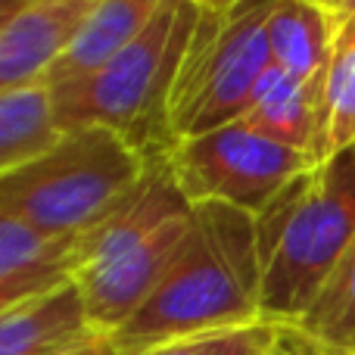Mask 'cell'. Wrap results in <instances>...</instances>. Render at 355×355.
Instances as JSON below:
<instances>
[{"label":"cell","mask_w":355,"mask_h":355,"mask_svg":"<svg viewBox=\"0 0 355 355\" xmlns=\"http://www.w3.org/2000/svg\"><path fill=\"white\" fill-rule=\"evenodd\" d=\"M262 256L256 221L225 202H200L159 287L110 337L116 355L262 321Z\"/></svg>","instance_id":"6da1fadb"},{"label":"cell","mask_w":355,"mask_h":355,"mask_svg":"<svg viewBox=\"0 0 355 355\" xmlns=\"http://www.w3.org/2000/svg\"><path fill=\"white\" fill-rule=\"evenodd\" d=\"M200 25L193 0H168L159 16L97 72L53 87L60 128L100 125L147 159L172 150V97Z\"/></svg>","instance_id":"7a4b0ae2"},{"label":"cell","mask_w":355,"mask_h":355,"mask_svg":"<svg viewBox=\"0 0 355 355\" xmlns=\"http://www.w3.org/2000/svg\"><path fill=\"white\" fill-rule=\"evenodd\" d=\"M147 166V156L116 131L66 128L44 153L0 178V215L47 237H78L141 181Z\"/></svg>","instance_id":"3957f363"},{"label":"cell","mask_w":355,"mask_h":355,"mask_svg":"<svg viewBox=\"0 0 355 355\" xmlns=\"http://www.w3.org/2000/svg\"><path fill=\"white\" fill-rule=\"evenodd\" d=\"M355 240V144L309 172L296 212L262 275V318L296 327Z\"/></svg>","instance_id":"277c9868"},{"label":"cell","mask_w":355,"mask_h":355,"mask_svg":"<svg viewBox=\"0 0 355 355\" xmlns=\"http://www.w3.org/2000/svg\"><path fill=\"white\" fill-rule=\"evenodd\" d=\"M277 0H243L225 16L200 10L193 44L172 97V137H196L243 119L268 72V12Z\"/></svg>","instance_id":"5b68a950"},{"label":"cell","mask_w":355,"mask_h":355,"mask_svg":"<svg viewBox=\"0 0 355 355\" xmlns=\"http://www.w3.org/2000/svg\"><path fill=\"white\" fill-rule=\"evenodd\" d=\"M166 159L190 206L225 202L250 215H256L290 178L315 166L309 153L271 141L243 119L175 141Z\"/></svg>","instance_id":"8992f818"},{"label":"cell","mask_w":355,"mask_h":355,"mask_svg":"<svg viewBox=\"0 0 355 355\" xmlns=\"http://www.w3.org/2000/svg\"><path fill=\"white\" fill-rule=\"evenodd\" d=\"M187 227L190 215L175 218L156 234H150L147 240L119 252L116 259L85 268L72 277L78 284V293L85 300V312L91 318L94 331L103 334V337H112L147 302V296L166 277Z\"/></svg>","instance_id":"52a82bcc"},{"label":"cell","mask_w":355,"mask_h":355,"mask_svg":"<svg viewBox=\"0 0 355 355\" xmlns=\"http://www.w3.org/2000/svg\"><path fill=\"white\" fill-rule=\"evenodd\" d=\"M97 0H31L0 31V94L47 81Z\"/></svg>","instance_id":"ba28073f"},{"label":"cell","mask_w":355,"mask_h":355,"mask_svg":"<svg viewBox=\"0 0 355 355\" xmlns=\"http://www.w3.org/2000/svg\"><path fill=\"white\" fill-rule=\"evenodd\" d=\"M100 337L75 281L0 312V355H62Z\"/></svg>","instance_id":"9c48e42d"},{"label":"cell","mask_w":355,"mask_h":355,"mask_svg":"<svg viewBox=\"0 0 355 355\" xmlns=\"http://www.w3.org/2000/svg\"><path fill=\"white\" fill-rule=\"evenodd\" d=\"M75 240L0 215V312L75 277Z\"/></svg>","instance_id":"30bf717a"},{"label":"cell","mask_w":355,"mask_h":355,"mask_svg":"<svg viewBox=\"0 0 355 355\" xmlns=\"http://www.w3.org/2000/svg\"><path fill=\"white\" fill-rule=\"evenodd\" d=\"M166 3L168 0H97L87 22L75 35L72 47L66 50V56L47 75V85L60 87L97 72L119 50L128 47L159 16V10Z\"/></svg>","instance_id":"8fae6325"},{"label":"cell","mask_w":355,"mask_h":355,"mask_svg":"<svg viewBox=\"0 0 355 355\" xmlns=\"http://www.w3.org/2000/svg\"><path fill=\"white\" fill-rule=\"evenodd\" d=\"M271 62L312 85H324L337 37V12L315 0H277L268 12Z\"/></svg>","instance_id":"7c38bea8"},{"label":"cell","mask_w":355,"mask_h":355,"mask_svg":"<svg viewBox=\"0 0 355 355\" xmlns=\"http://www.w3.org/2000/svg\"><path fill=\"white\" fill-rule=\"evenodd\" d=\"M243 122L268 135L271 141L302 150L315 159L321 125V85L302 81L284 69L271 66L252 91Z\"/></svg>","instance_id":"4fadbf2b"},{"label":"cell","mask_w":355,"mask_h":355,"mask_svg":"<svg viewBox=\"0 0 355 355\" xmlns=\"http://www.w3.org/2000/svg\"><path fill=\"white\" fill-rule=\"evenodd\" d=\"M62 135L47 81L0 94V178L25 166Z\"/></svg>","instance_id":"5bb4252c"},{"label":"cell","mask_w":355,"mask_h":355,"mask_svg":"<svg viewBox=\"0 0 355 355\" xmlns=\"http://www.w3.org/2000/svg\"><path fill=\"white\" fill-rule=\"evenodd\" d=\"M355 144V19L337 16L331 62L321 85V125L315 144V166L324 156Z\"/></svg>","instance_id":"9a60e30c"},{"label":"cell","mask_w":355,"mask_h":355,"mask_svg":"<svg viewBox=\"0 0 355 355\" xmlns=\"http://www.w3.org/2000/svg\"><path fill=\"white\" fill-rule=\"evenodd\" d=\"M296 331L327 355H346L355 343V240L337 259Z\"/></svg>","instance_id":"2e32d148"},{"label":"cell","mask_w":355,"mask_h":355,"mask_svg":"<svg viewBox=\"0 0 355 355\" xmlns=\"http://www.w3.org/2000/svg\"><path fill=\"white\" fill-rule=\"evenodd\" d=\"M287 327L271 324V321H252V324L225 327V331H209L196 337L172 340V343L153 346L144 355H271L281 343Z\"/></svg>","instance_id":"e0dca14e"},{"label":"cell","mask_w":355,"mask_h":355,"mask_svg":"<svg viewBox=\"0 0 355 355\" xmlns=\"http://www.w3.org/2000/svg\"><path fill=\"white\" fill-rule=\"evenodd\" d=\"M271 355H327L324 349H318V346L312 343V340H306L296 327H287L281 337V343L275 346V352Z\"/></svg>","instance_id":"ac0fdd59"},{"label":"cell","mask_w":355,"mask_h":355,"mask_svg":"<svg viewBox=\"0 0 355 355\" xmlns=\"http://www.w3.org/2000/svg\"><path fill=\"white\" fill-rule=\"evenodd\" d=\"M62 355H116V352H112L110 337H100V340H94V343H85V346H78V349L62 352Z\"/></svg>","instance_id":"d6986e66"},{"label":"cell","mask_w":355,"mask_h":355,"mask_svg":"<svg viewBox=\"0 0 355 355\" xmlns=\"http://www.w3.org/2000/svg\"><path fill=\"white\" fill-rule=\"evenodd\" d=\"M196 6H200L202 12H212V16H225V12H231L237 3H243V0H193Z\"/></svg>","instance_id":"ffe728a7"},{"label":"cell","mask_w":355,"mask_h":355,"mask_svg":"<svg viewBox=\"0 0 355 355\" xmlns=\"http://www.w3.org/2000/svg\"><path fill=\"white\" fill-rule=\"evenodd\" d=\"M28 3H31V0H0V31H3L6 22H10L19 10H25Z\"/></svg>","instance_id":"44dd1931"},{"label":"cell","mask_w":355,"mask_h":355,"mask_svg":"<svg viewBox=\"0 0 355 355\" xmlns=\"http://www.w3.org/2000/svg\"><path fill=\"white\" fill-rule=\"evenodd\" d=\"M337 16L340 19H355V0H343L340 10H337Z\"/></svg>","instance_id":"7402d4cb"},{"label":"cell","mask_w":355,"mask_h":355,"mask_svg":"<svg viewBox=\"0 0 355 355\" xmlns=\"http://www.w3.org/2000/svg\"><path fill=\"white\" fill-rule=\"evenodd\" d=\"M315 3H321V6H327V10H334V12H337L343 0H315Z\"/></svg>","instance_id":"603a6c76"},{"label":"cell","mask_w":355,"mask_h":355,"mask_svg":"<svg viewBox=\"0 0 355 355\" xmlns=\"http://www.w3.org/2000/svg\"><path fill=\"white\" fill-rule=\"evenodd\" d=\"M346 355H355V343H352V349H349V352H346Z\"/></svg>","instance_id":"cb8c5ba5"}]
</instances>
